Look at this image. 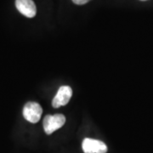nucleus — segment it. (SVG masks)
<instances>
[{"instance_id": "1", "label": "nucleus", "mask_w": 153, "mask_h": 153, "mask_svg": "<svg viewBox=\"0 0 153 153\" xmlns=\"http://www.w3.org/2000/svg\"><path fill=\"white\" fill-rule=\"evenodd\" d=\"M66 123V117L62 114L47 115L44 119V128L47 134H51L52 133L60 128Z\"/></svg>"}, {"instance_id": "2", "label": "nucleus", "mask_w": 153, "mask_h": 153, "mask_svg": "<svg viewBox=\"0 0 153 153\" xmlns=\"http://www.w3.org/2000/svg\"><path fill=\"white\" fill-rule=\"evenodd\" d=\"M42 113L43 109L37 102H28L23 108V116L25 119L32 123H37L40 120Z\"/></svg>"}, {"instance_id": "3", "label": "nucleus", "mask_w": 153, "mask_h": 153, "mask_svg": "<svg viewBox=\"0 0 153 153\" xmlns=\"http://www.w3.org/2000/svg\"><path fill=\"white\" fill-rule=\"evenodd\" d=\"M82 151L84 153H106L107 146L104 142L86 138L83 140L82 144Z\"/></svg>"}, {"instance_id": "4", "label": "nucleus", "mask_w": 153, "mask_h": 153, "mask_svg": "<svg viewBox=\"0 0 153 153\" xmlns=\"http://www.w3.org/2000/svg\"><path fill=\"white\" fill-rule=\"evenodd\" d=\"M71 95L72 90L71 88L69 86H61L52 100V105L55 108L66 105V104H68L70 99L71 98Z\"/></svg>"}, {"instance_id": "5", "label": "nucleus", "mask_w": 153, "mask_h": 153, "mask_svg": "<svg viewBox=\"0 0 153 153\" xmlns=\"http://www.w3.org/2000/svg\"><path fill=\"white\" fill-rule=\"evenodd\" d=\"M16 6L18 11L28 18L36 16L37 8L33 0H16Z\"/></svg>"}, {"instance_id": "6", "label": "nucleus", "mask_w": 153, "mask_h": 153, "mask_svg": "<svg viewBox=\"0 0 153 153\" xmlns=\"http://www.w3.org/2000/svg\"><path fill=\"white\" fill-rule=\"evenodd\" d=\"M90 0H72V2L74 4H76L77 5H82V4H87L88 2H89Z\"/></svg>"}, {"instance_id": "7", "label": "nucleus", "mask_w": 153, "mask_h": 153, "mask_svg": "<svg viewBox=\"0 0 153 153\" xmlns=\"http://www.w3.org/2000/svg\"><path fill=\"white\" fill-rule=\"evenodd\" d=\"M141 1H146V0H141Z\"/></svg>"}]
</instances>
